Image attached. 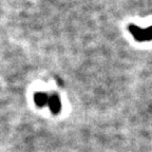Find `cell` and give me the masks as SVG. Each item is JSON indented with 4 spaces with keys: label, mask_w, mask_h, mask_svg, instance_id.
<instances>
[{
    "label": "cell",
    "mask_w": 152,
    "mask_h": 152,
    "mask_svg": "<svg viewBox=\"0 0 152 152\" xmlns=\"http://www.w3.org/2000/svg\"><path fill=\"white\" fill-rule=\"evenodd\" d=\"M129 33L137 42H146L152 40V24L146 28H142L136 24L130 23L128 26Z\"/></svg>",
    "instance_id": "6da1fadb"
},
{
    "label": "cell",
    "mask_w": 152,
    "mask_h": 152,
    "mask_svg": "<svg viewBox=\"0 0 152 152\" xmlns=\"http://www.w3.org/2000/svg\"><path fill=\"white\" fill-rule=\"evenodd\" d=\"M49 96L45 92H37L34 95V102L38 107H45V104H49Z\"/></svg>",
    "instance_id": "3957f363"
},
{
    "label": "cell",
    "mask_w": 152,
    "mask_h": 152,
    "mask_svg": "<svg viewBox=\"0 0 152 152\" xmlns=\"http://www.w3.org/2000/svg\"><path fill=\"white\" fill-rule=\"evenodd\" d=\"M49 108H50L51 112L54 115L59 114L61 111V102H60V97L56 93L52 94L49 98Z\"/></svg>",
    "instance_id": "7a4b0ae2"
}]
</instances>
